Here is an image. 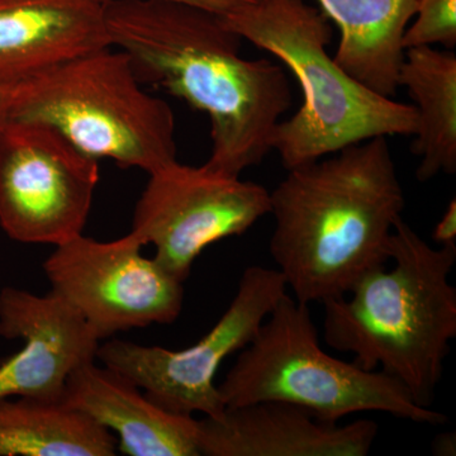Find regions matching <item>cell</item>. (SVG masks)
Wrapping results in <instances>:
<instances>
[{"label": "cell", "instance_id": "obj_20", "mask_svg": "<svg viewBox=\"0 0 456 456\" xmlns=\"http://www.w3.org/2000/svg\"><path fill=\"white\" fill-rule=\"evenodd\" d=\"M432 239L439 246L456 245V200H450L443 217L432 232Z\"/></svg>", "mask_w": 456, "mask_h": 456}, {"label": "cell", "instance_id": "obj_8", "mask_svg": "<svg viewBox=\"0 0 456 456\" xmlns=\"http://www.w3.org/2000/svg\"><path fill=\"white\" fill-rule=\"evenodd\" d=\"M98 160L44 123L0 130V227L23 244L61 245L83 235Z\"/></svg>", "mask_w": 456, "mask_h": 456}, {"label": "cell", "instance_id": "obj_5", "mask_svg": "<svg viewBox=\"0 0 456 456\" xmlns=\"http://www.w3.org/2000/svg\"><path fill=\"white\" fill-rule=\"evenodd\" d=\"M7 121L59 131L84 154L147 174L178 160L175 117L149 94L130 57L107 46L18 80Z\"/></svg>", "mask_w": 456, "mask_h": 456}, {"label": "cell", "instance_id": "obj_13", "mask_svg": "<svg viewBox=\"0 0 456 456\" xmlns=\"http://www.w3.org/2000/svg\"><path fill=\"white\" fill-rule=\"evenodd\" d=\"M62 402L116 432L122 454L200 456L198 419L165 410L127 378L94 362L70 375Z\"/></svg>", "mask_w": 456, "mask_h": 456}, {"label": "cell", "instance_id": "obj_7", "mask_svg": "<svg viewBox=\"0 0 456 456\" xmlns=\"http://www.w3.org/2000/svg\"><path fill=\"white\" fill-rule=\"evenodd\" d=\"M287 289L278 269L248 266L226 312L196 344L170 350L110 340L99 345L97 359L165 410L217 419L226 410L216 386L218 369L231 354L250 344Z\"/></svg>", "mask_w": 456, "mask_h": 456}, {"label": "cell", "instance_id": "obj_11", "mask_svg": "<svg viewBox=\"0 0 456 456\" xmlns=\"http://www.w3.org/2000/svg\"><path fill=\"white\" fill-rule=\"evenodd\" d=\"M0 336L23 341L0 362V399L62 401L70 375L95 362L101 345L79 312L56 294L13 287L0 290Z\"/></svg>", "mask_w": 456, "mask_h": 456}, {"label": "cell", "instance_id": "obj_14", "mask_svg": "<svg viewBox=\"0 0 456 456\" xmlns=\"http://www.w3.org/2000/svg\"><path fill=\"white\" fill-rule=\"evenodd\" d=\"M107 46L101 0H0V77L20 80Z\"/></svg>", "mask_w": 456, "mask_h": 456}, {"label": "cell", "instance_id": "obj_4", "mask_svg": "<svg viewBox=\"0 0 456 456\" xmlns=\"http://www.w3.org/2000/svg\"><path fill=\"white\" fill-rule=\"evenodd\" d=\"M222 20L242 40L281 60L301 86L302 107L273 134V151L285 169L374 137L416 134L412 104L365 88L327 53L332 27L321 9L305 0H260Z\"/></svg>", "mask_w": 456, "mask_h": 456}, {"label": "cell", "instance_id": "obj_22", "mask_svg": "<svg viewBox=\"0 0 456 456\" xmlns=\"http://www.w3.org/2000/svg\"><path fill=\"white\" fill-rule=\"evenodd\" d=\"M18 80L0 77V130L7 122L9 103H11L12 93Z\"/></svg>", "mask_w": 456, "mask_h": 456}, {"label": "cell", "instance_id": "obj_1", "mask_svg": "<svg viewBox=\"0 0 456 456\" xmlns=\"http://www.w3.org/2000/svg\"><path fill=\"white\" fill-rule=\"evenodd\" d=\"M110 45L130 57L143 86L167 90L209 117L207 165L240 176L263 163L293 103L281 65L241 56L242 38L218 14L161 0L104 4Z\"/></svg>", "mask_w": 456, "mask_h": 456}, {"label": "cell", "instance_id": "obj_3", "mask_svg": "<svg viewBox=\"0 0 456 456\" xmlns=\"http://www.w3.org/2000/svg\"><path fill=\"white\" fill-rule=\"evenodd\" d=\"M389 259L369 270L350 292L327 299L323 338L364 370H382L431 408L456 338V288L449 277L456 245L431 248L402 217L393 227Z\"/></svg>", "mask_w": 456, "mask_h": 456}, {"label": "cell", "instance_id": "obj_17", "mask_svg": "<svg viewBox=\"0 0 456 456\" xmlns=\"http://www.w3.org/2000/svg\"><path fill=\"white\" fill-rule=\"evenodd\" d=\"M107 428L62 401L0 399V456H113Z\"/></svg>", "mask_w": 456, "mask_h": 456}, {"label": "cell", "instance_id": "obj_10", "mask_svg": "<svg viewBox=\"0 0 456 456\" xmlns=\"http://www.w3.org/2000/svg\"><path fill=\"white\" fill-rule=\"evenodd\" d=\"M143 246L132 232L108 242L83 233L55 246L45 261L51 293L79 312L101 341L178 320L184 283L143 256Z\"/></svg>", "mask_w": 456, "mask_h": 456}, {"label": "cell", "instance_id": "obj_9", "mask_svg": "<svg viewBox=\"0 0 456 456\" xmlns=\"http://www.w3.org/2000/svg\"><path fill=\"white\" fill-rule=\"evenodd\" d=\"M269 213L263 185L175 160L149 174L130 232L154 245V259L184 283L209 245L244 235Z\"/></svg>", "mask_w": 456, "mask_h": 456}, {"label": "cell", "instance_id": "obj_12", "mask_svg": "<svg viewBox=\"0 0 456 456\" xmlns=\"http://www.w3.org/2000/svg\"><path fill=\"white\" fill-rule=\"evenodd\" d=\"M198 431L204 456H367L379 428L371 419L331 424L305 408L268 401L204 417Z\"/></svg>", "mask_w": 456, "mask_h": 456}, {"label": "cell", "instance_id": "obj_2", "mask_svg": "<svg viewBox=\"0 0 456 456\" xmlns=\"http://www.w3.org/2000/svg\"><path fill=\"white\" fill-rule=\"evenodd\" d=\"M270 193L269 251L294 298H338L386 265L404 193L387 137L288 170Z\"/></svg>", "mask_w": 456, "mask_h": 456}, {"label": "cell", "instance_id": "obj_15", "mask_svg": "<svg viewBox=\"0 0 456 456\" xmlns=\"http://www.w3.org/2000/svg\"><path fill=\"white\" fill-rule=\"evenodd\" d=\"M340 29L336 64L365 88L393 98L403 64V40L417 0H316Z\"/></svg>", "mask_w": 456, "mask_h": 456}, {"label": "cell", "instance_id": "obj_19", "mask_svg": "<svg viewBox=\"0 0 456 456\" xmlns=\"http://www.w3.org/2000/svg\"><path fill=\"white\" fill-rule=\"evenodd\" d=\"M101 2L106 4V3L114 2V0H101ZM161 2L180 3V4L204 9V11L212 12V13L224 17L241 11L248 5H253L260 0H161Z\"/></svg>", "mask_w": 456, "mask_h": 456}, {"label": "cell", "instance_id": "obj_16", "mask_svg": "<svg viewBox=\"0 0 456 456\" xmlns=\"http://www.w3.org/2000/svg\"><path fill=\"white\" fill-rule=\"evenodd\" d=\"M399 86L407 90L417 113L411 151L419 159L416 179L456 173V55L452 50L412 47L404 53Z\"/></svg>", "mask_w": 456, "mask_h": 456}, {"label": "cell", "instance_id": "obj_18", "mask_svg": "<svg viewBox=\"0 0 456 456\" xmlns=\"http://www.w3.org/2000/svg\"><path fill=\"white\" fill-rule=\"evenodd\" d=\"M413 18L404 33V49L456 46V0H417Z\"/></svg>", "mask_w": 456, "mask_h": 456}, {"label": "cell", "instance_id": "obj_21", "mask_svg": "<svg viewBox=\"0 0 456 456\" xmlns=\"http://www.w3.org/2000/svg\"><path fill=\"white\" fill-rule=\"evenodd\" d=\"M432 452L437 456H455V432H444V434L437 435L432 443Z\"/></svg>", "mask_w": 456, "mask_h": 456}, {"label": "cell", "instance_id": "obj_6", "mask_svg": "<svg viewBox=\"0 0 456 456\" xmlns=\"http://www.w3.org/2000/svg\"><path fill=\"white\" fill-rule=\"evenodd\" d=\"M224 407L285 402L321 421L383 412L416 424L443 425L446 416L419 406L403 384L325 353L310 305L284 294L217 386Z\"/></svg>", "mask_w": 456, "mask_h": 456}]
</instances>
